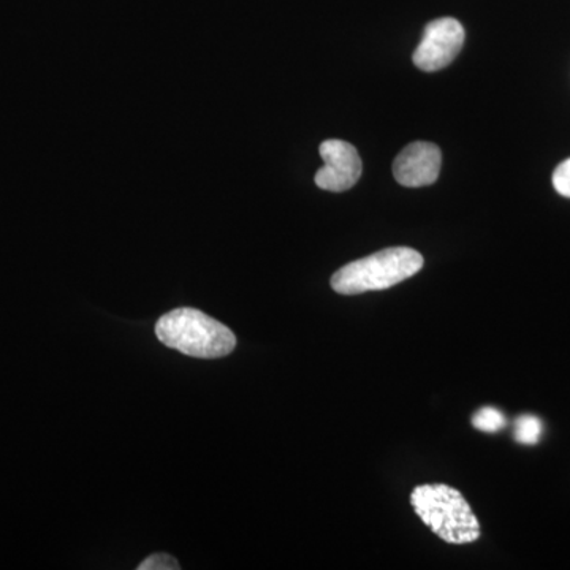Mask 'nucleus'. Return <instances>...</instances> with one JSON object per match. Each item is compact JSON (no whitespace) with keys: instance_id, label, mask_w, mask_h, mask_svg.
Masks as SVG:
<instances>
[{"instance_id":"obj_1","label":"nucleus","mask_w":570,"mask_h":570,"mask_svg":"<svg viewBox=\"0 0 570 570\" xmlns=\"http://www.w3.org/2000/svg\"><path fill=\"white\" fill-rule=\"evenodd\" d=\"M156 335L165 346L194 358H220L236 347V336L228 326L193 307H179L160 317Z\"/></svg>"},{"instance_id":"obj_4","label":"nucleus","mask_w":570,"mask_h":570,"mask_svg":"<svg viewBox=\"0 0 570 570\" xmlns=\"http://www.w3.org/2000/svg\"><path fill=\"white\" fill-rule=\"evenodd\" d=\"M464 43V29L455 18H441L426 26L414 52V63L423 71L445 69L455 61Z\"/></svg>"},{"instance_id":"obj_10","label":"nucleus","mask_w":570,"mask_h":570,"mask_svg":"<svg viewBox=\"0 0 570 570\" xmlns=\"http://www.w3.org/2000/svg\"><path fill=\"white\" fill-rule=\"evenodd\" d=\"M553 186L562 197L570 198V159L554 170Z\"/></svg>"},{"instance_id":"obj_3","label":"nucleus","mask_w":570,"mask_h":570,"mask_svg":"<svg viewBox=\"0 0 570 570\" xmlns=\"http://www.w3.org/2000/svg\"><path fill=\"white\" fill-rule=\"evenodd\" d=\"M423 257L411 247H389L337 269L332 277L336 294L360 295L385 291L417 275Z\"/></svg>"},{"instance_id":"obj_7","label":"nucleus","mask_w":570,"mask_h":570,"mask_svg":"<svg viewBox=\"0 0 570 570\" xmlns=\"http://www.w3.org/2000/svg\"><path fill=\"white\" fill-rule=\"evenodd\" d=\"M543 423L542 420L535 417V415L523 414L515 420V426H513V436L519 444L523 445H535L542 438Z\"/></svg>"},{"instance_id":"obj_6","label":"nucleus","mask_w":570,"mask_h":570,"mask_svg":"<svg viewBox=\"0 0 570 570\" xmlns=\"http://www.w3.org/2000/svg\"><path fill=\"white\" fill-rule=\"evenodd\" d=\"M442 154L433 142L415 141L406 146L393 163V175L401 186L423 187L438 181Z\"/></svg>"},{"instance_id":"obj_8","label":"nucleus","mask_w":570,"mask_h":570,"mask_svg":"<svg viewBox=\"0 0 570 570\" xmlns=\"http://www.w3.org/2000/svg\"><path fill=\"white\" fill-rule=\"evenodd\" d=\"M472 425L482 433H498L508 425L504 414L494 407H482L472 417Z\"/></svg>"},{"instance_id":"obj_9","label":"nucleus","mask_w":570,"mask_h":570,"mask_svg":"<svg viewBox=\"0 0 570 570\" xmlns=\"http://www.w3.org/2000/svg\"><path fill=\"white\" fill-rule=\"evenodd\" d=\"M178 561L167 553H156L146 558L145 561L138 566V570H179Z\"/></svg>"},{"instance_id":"obj_2","label":"nucleus","mask_w":570,"mask_h":570,"mask_svg":"<svg viewBox=\"0 0 570 570\" xmlns=\"http://www.w3.org/2000/svg\"><path fill=\"white\" fill-rule=\"evenodd\" d=\"M411 504L419 519L439 539L453 546H466L480 538V523L459 490L442 483L415 487Z\"/></svg>"},{"instance_id":"obj_5","label":"nucleus","mask_w":570,"mask_h":570,"mask_svg":"<svg viewBox=\"0 0 570 570\" xmlns=\"http://www.w3.org/2000/svg\"><path fill=\"white\" fill-rule=\"evenodd\" d=\"M321 156L324 167L317 171V187L328 193H344L358 183L363 165L351 142L326 140L321 145Z\"/></svg>"}]
</instances>
